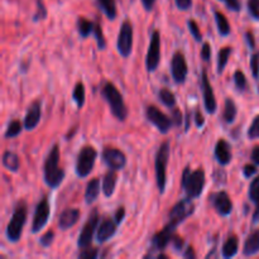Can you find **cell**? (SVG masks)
Here are the masks:
<instances>
[{
    "label": "cell",
    "mask_w": 259,
    "mask_h": 259,
    "mask_svg": "<svg viewBox=\"0 0 259 259\" xmlns=\"http://www.w3.org/2000/svg\"><path fill=\"white\" fill-rule=\"evenodd\" d=\"M65 175V169L60 167V148L55 144L43 164V179L50 189H57L62 184Z\"/></svg>",
    "instance_id": "1"
},
{
    "label": "cell",
    "mask_w": 259,
    "mask_h": 259,
    "mask_svg": "<svg viewBox=\"0 0 259 259\" xmlns=\"http://www.w3.org/2000/svg\"><path fill=\"white\" fill-rule=\"evenodd\" d=\"M205 184H206V176H205L204 168L191 171L190 167H186L182 172L181 186L186 192L187 197L197 199L202 195Z\"/></svg>",
    "instance_id": "2"
},
{
    "label": "cell",
    "mask_w": 259,
    "mask_h": 259,
    "mask_svg": "<svg viewBox=\"0 0 259 259\" xmlns=\"http://www.w3.org/2000/svg\"><path fill=\"white\" fill-rule=\"evenodd\" d=\"M101 95L110 106L111 114L118 120H125L126 116H128V109H126L123 96H121L120 91L116 89V86L113 82H105L101 89Z\"/></svg>",
    "instance_id": "3"
},
{
    "label": "cell",
    "mask_w": 259,
    "mask_h": 259,
    "mask_svg": "<svg viewBox=\"0 0 259 259\" xmlns=\"http://www.w3.org/2000/svg\"><path fill=\"white\" fill-rule=\"evenodd\" d=\"M28 217V207L24 201L18 202L17 206L14 207L10 222L8 223L7 227V239L12 243H17L20 239L23 233V228H24L25 223H27Z\"/></svg>",
    "instance_id": "4"
},
{
    "label": "cell",
    "mask_w": 259,
    "mask_h": 259,
    "mask_svg": "<svg viewBox=\"0 0 259 259\" xmlns=\"http://www.w3.org/2000/svg\"><path fill=\"white\" fill-rule=\"evenodd\" d=\"M169 159V142H163L159 146L158 152L156 154V161H154V167H156V180L157 186H158L159 192L163 194L166 190L167 182V164Z\"/></svg>",
    "instance_id": "5"
},
{
    "label": "cell",
    "mask_w": 259,
    "mask_h": 259,
    "mask_svg": "<svg viewBox=\"0 0 259 259\" xmlns=\"http://www.w3.org/2000/svg\"><path fill=\"white\" fill-rule=\"evenodd\" d=\"M96 158H98V152L93 146H85L83 148H81V151L78 152L77 159H76V175L80 179L88 177L94 169Z\"/></svg>",
    "instance_id": "6"
},
{
    "label": "cell",
    "mask_w": 259,
    "mask_h": 259,
    "mask_svg": "<svg viewBox=\"0 0 259 259\" xmlns=\"http://www.w3.org/2000/svg\"><path fill=\"white\" fill-rule=\"evenodd\" d=\"M195 212V205L192 202L191 197H186V199L181 200L177 202L168 214V223L167 224L171 225L172 228L176 229L181 223H184L187 218L191 217Z\"/></svg>",
    "instance_id": "7"
},
{
    "label": "cell",
    "mask_w": 259,
    "mask_h": 259,
    "mask_svg": "<svg viewBox=\"0 0 259 259\" xmlns=\"http://www.w3.org/2000/svg\"><path fill=\"white\" fill-rule=\"evenodd\" d=\"M161 61V34L158 30H153L151 34L148 52L146 57V67L148 72H154L158 68Z\"/></svg>",
    "instance_id": "8"
},
{
    "label": "cell",
    "mask_w": 259,
    "mask_h": 259,
    "mask_svg": "<svg viewBox=\"0 0 259 259\" xmlns=\"http://www.w3.org/2000/svg\"><path fill=\"white\" fill-rule=\"evenodd\" d=\"M116 48L121 57L126 58L131 56L132 50H133V25L129 20H125L121 24L118 40H116Z\"/></svg>",
    "instance_id": "9"
},
{
    "label": "cell",
    "mask_w": 259,
    "mask_h": 259,
    "mask_svg": "<svg viewBox=\"0 0 259 259\" xmlns=\"http://www.w3.org/2000/svg\"><path fill=\"white\" fill-rule=\"evenodd\" d=\"M99 219H100V218H99L98 210H94V211L90 214V217H89L88 222H86L85 225H83L80 235H78L77 247L80 248V249L90 247L91 242H93L94 234H95L96 232V228H98Z\"/></svg>",
    "instance_id": "10"
},
{
    "label": "cell",
    "mask_w": 259,
    "mask_h": 259,
    "mask_svg": "<svg viewBox=\"0 0 259 259\" xmlns=\"http://www.w3.org/2000/svg\"><path fill=\"white\" fill-rule=\"evenodd\" d=\"M146 116L149 123L153 124L162 134H167L172 128L174 123L172 119L168 118L164 113H162L156 105H149L146 110Z\"/></svg>",
    "instance_id": "11"
},
{
    "label": "cell",
    "mask_w": 259,
    "mask_h": 259,
    "mask_svg": "<svg viewBox=\"0 0 259 259\" xmlns=\"http://www.w3.org/2000/svg\"><path fill=\"white\" fill-rule=\"evenodd\" d=\"M50 202H48L47 197H43L38 205L35 206L34 215H33V222H32V233H39L43 228L47 225L48 219H50Z\"/></svg>",
    "instance_id": "12"
},
{
    "label": "cell",
    "mask_w": 259,
    "mask_h": 259,
    "mask_svg": "<svg viewBox=\"0 0 259 259\" xmlns=\"http://www.w3.org/2000/svg\"><path fill=\"white\" fill-rule=\"evenodd\" d=\"M103 161L106 166L114 171H120L125 167L126 157L120 149L106 147L103 151Z\"/></svg>",
    "instance_id": "13"
},
{
    "label": "cell",
    "mask_w": 259,
    "mask_h": 259,
    "mask_svg": "<svg viewBox=\"0 0 259 259\" xmlns=\"http://www.w3.org/2000/svg\"><path fill=\"white\" fill-rule=\"evenodd\" d=\"M189 73V66L184 53L176 52L171 61V75L176 83H184Z\"/></svg>",
    "instance_id": "14"
},
{
    "label": "cell",
    "mask_w": 259,
    "mask_h": 259,
    "mask_svg": "<svg viewBox=\"0 0 259 259\" xmlns=\"http://www.w3.org/2000/svg\"><path fill=\"white\" fill-rule=\"evenodd\" d=\"M201 91L202 96H204V106L205 110L209 114H214L218 108V101L215 98L214 89H212L211 83H210L209 77H207L206 70H202L201 73Z\"/></svg>",
    "instance_id": "15"
},
{
    "label": "cell",
    "mask_w": 259,
    "mask_h": 259,
    "mask_svg": "<svg viewBox=\"0 0 259 259\" xmlns=\"http://www.w3.org/2000/svg\"><path fill=\"white\" fill-rule=\"evenodd\" d=\"M210 202L220 217H229L233 211V202L225 191L214 192L210 195Z\"/></svg>",
    "instance_id": "16"
},
{
    "label": "cell",
    "mask_w": 259,
    "mask_h": 259,
    "mask_svg": "<svg viewBox=\"0 0 259 259\" xmlns=\"http://www.w3.org/2000/svg\"><path fill=\"white\" fill-rule=\"evenodd\" d=\"M175 228H172L171 225L166 224L164 225L163 229L161 232L156 233L152 238V242H151V250H156V252H159V250H163L167 245L171 243L172 237L175 234Z\"/></svg>",
    "instance_id": "17"
},
{
    "label": "cell",
    "mask_w": 259,
    "mask_h": 259,
    "mask_svg": "<svg viewBox=\"0 0 259 259\" xmlns=\"http://www.w3.org/2000/svg\"><path fill=\"white\" fill-rule=\"evenodd\" d=\"M116 222L110 218H105V219L101 222V224L99 225L98 230H96V239L99 243H105L109 239L114 237V234L116 233Z\"/></svg>",
    "instance_id": "18"
},
{
    "label": "cell",
    "mask_w": 259,
    "mask_h": 259,
    "mask_svg": "<svg viewBox=\"0 0 259 259\" xmlns=\"http://www.w3.org/2000/svg\"><path fill=\"white\" fill-rule=\"evenodd\" d=\"M40 116H42V105H40L39 101H34V103L30 104L24 116V123H23L24 128L27 131L34 129L39 124Z\"/></svg>",
    "instance_id": "19"
},
{
    "label": "cell",
    "mask_w": 259,
    "mask_h": 259,
    "mask_svg": "<svg viewBox=\"0 0 259 259\" xmlns=\"http://www.w3.org/2000/svg\"><path fill=\"white\" fill-rule=\"evenodd\" d=\"M214 156L217 158V161L219 162V164H222V166H228L232 162V147H230V144L225 139L218 141L214 149Z\"/></svg>",
    "instance_id": "20"
},
{
    "label": "cell",
    "mask_w": 259,
    "mask_h": 259,
    "mask_svg": "<svg viewBox=\"0 0 259 259\" xmlns=\"http://www.w3.org/2000/svg\"><path fill=\"white\" fill-rule=\"evenodd\" d=\"M78 219H80V210L67 207L61 212L60 219H58V227L61 230H68L78 222Z\"/></svg>",
    "instance_id": "21"
},
{
    "label": "cell",
    "mask_w": 259,
    "mask_h": 259,
    "mask_svg": "<svg viewBox=\"0 0 259 259\" xmlns=\"http://www.w3.org/2000/svg\"><path fill=\"white\" fill-rule=\"evenodd\" d=\"M259 253V229L250 233L244 242L243 247V254L245 257H252Z\"/></svg>",
    "instance_id": "22"
},
{
    "label": "cell",
    "mask_w": 259,
    "mask_h": 259,
    "mask_svg": "<svg viewBox=\"0 0 259 259\" xmlns=\"http://www.w3.org/2000/svg\"><path fill=\"white\" fill-rule=\"evenodd\" d=\"M116 182H118V175L116 171L110 169L109 172H106L105 176H104L103 182H101V190H103V194L106 197H110L114 194L116 187Z\"/></svg>",
    "instance_id": "23"
},
{
    "label": "cell",
    "mask_w": 259,
    "mask_h": 259,
    "mask_svg": "<svg viewBox=\"0 0 259 259\" xmlns=\"http://www.w3.org/2000/svg\"><path fill=\"white\" fill-rule=\"evenodd\" d=\"M250 201L255 205V210L253 212V223H259V176L255 177L249 185V191H248Z\"/></svg>",
    "instance_id": "24"
},
{
    "label": "cell",
    "mask_w": 259,
    "mask_h": 259,
    "mask_svg": "<svg viewBox=\"0 0 259 259\" xmlns=\"http://www.w3.org/2000/svg\"><path fill=\"white\" fill-rule=\"evenodd\" d=\"M239 250V238L237 235H230L222 248V255L224 258L229 259L235 257Z\"/></svg>",
    "instance_id": "25"
},
{
    "label": "cell",
    "mask_w": 259,
    "mask_h": 259,
    "mask_svg": "<svg viewBox=\"0 0 259 259\" xmlns=\"http://www.w3.org/2000/svg\"><path fill=\"white\" fill-rule=\"evenodd\" d=\"M100 190H101L100 179L95 177V179H93L91 181H89L88 186H86V190H85L86 204L89 205L93 204V202L98 199L99 194H100Z\"/></svg>",
    "instance_id": "26"
},
{
    "label": "cell",
    "mask_w": 259,
    "mask_h": 259,
    "mask_svg": "<svg viewBox=\"0 0 259 259\" xmlns=\"http://www.w3.org/2000/svg\"><path fill=\"white\" fill-rule=\"evenodd\" d=\"M238 114V109H237V104L233 99L227 98L225 99L224 103V110H223L222 118L224 120L225 124H232L233 121L235 120Z\"/></svg>",
    "instance_id": "27"
},
{
    "label": "cell",
    "mask_w": 259,
    "mask_h": 259,
    "mask_svg": "<svg viewBox=\"0 0 259 259\" xmlns=\"http://www.w3.org/2000/svg\"><path fill=\"white\" fill-rule=\"evenodd\" d=\"M3 166H4L8 171L18 172L20 167L19 157L12 151L4 152V154H3Z\"/></svg>",
    "instance_id": "28"
},
{
    "label": "cell",
    "mask_w": 259,
    "mask_h": 259,
    "mask_svg": "<svg viewBox=\"0 0 259 259\" xmlns=\"http://www.w3.org/2000/svg\"><path fill=\"white\" fill-rule=\"evenodd\" d=\"M96 3H98V7L100 8L101 12H103L109 19H115L116 14H118L115 0H96Z\"/></svg>",
    "instance_id": "29"
},
{
    "label": "cell",
    "mask_w": 259,
    "mask_h": 259,
    "mask_svg": "<svg viewBox=\"0 0 259 259\" xmlns=\"http://www.w3.org/2000/svg\"><path fill=\"white\" fill-rule=\"evenodd\" d=\"M214 15H215V22H217V25H218V30H219V34L222 35V37H228V35L232 33V28H230L229 20H228L227 17L220 12H215Z\"/></svg>",
    "instance_id": "30"
},
{
    "label": "cell",
    "mask_w": 259,
    "mask_h": 259,
    "mask_svg": "<svg viewBox=\"0 0 259 259\" xmlns=\"http://www.w3.org/2000/svg\"><path fill=\"white\" fill-rule=\"evenodd\" d=\"M233 52V48L227 46V47H223L222 50L219 51V55H218V73L222 75L223 71L225 70L228 65V61H229L230 55Z\"/></svg>",
    "instance_id": "31"
},
{
    "label": "cell",
    "mask_w": 259,
    "mask_h": 259,
    "mask_svg": "<svg viewBox=\"0 0 259 259\" xmlns=\"http://www.w3.org/2000/svg\"><path fill=\"white\" fill-rule=\"evenodd\" d=\"M94 24H95V23H93L91 20L86 19V18H83V17H78L77 30H78V34H80V37L88 38L89 35L94 32Z\"/></svg>",
    "instance_id": "32"
},
{
    "label": "cell",
    "mask_w": 259,
    "mask_h": 259,
    "mask_svg": "<svg viewBox=\"0 0 259 259\" xmlns=\"http://www.w3.org/2000/svg\"><path fill=\"white\" fill-rule=\"evenodd\" d=\"M85 99H86L85 85H83L82 82H77L75 85V88H73L72 100L75 101L77 108L81 109L83 105H85Z\"/></svg>",
    "instance_id": "33"
},
{
    "label": "cell",
    "mask_w": 259,
    "mask_h": 259,
    "mask_svg": "<svg viewBox=\"0 0 259 259\" xmlns=\"http://www.w3.org/2000/svg\"><path fill=\"white\" fill-rule=\"evenodd\" d=\"M158 98L159 101H161L164 106H167V108L172 109L176 106V98H175V94L172 93L171 90H168V89H161L158 93Z\"/></svg>",
    "instance_id": "34"
},
{
    "label": "cell",
    "mask_w": 259,
    "mask_h": 259,
    "mask_svg": "<svg viewBox=\"0 0 259 259\" xmlns=\"http://www.w3.org/2000/svg\"><path fill=\"white\" fill-rule=\"evenodd\" d=\"M22 131H23V126H22V124H20V121L19 120H12L9 124H8V128H7V131H5L4 137L7 139L15 138V137H18L20 133H22Z\"/></svg>",
    "instance_id": "35"
},
{
    "label": "cell",
    "mask_w": 259,
    "mask_h": 259,
    "mask_svg": "<svg viewBox=\"0 0 259 259\" xmlns=\"http://www.w3.org/2000/svg\"><path fill=\"white\" fill-rule=\"evenodd\" d=\"M93 34H94V37H95L96 43H98L99 50H105L106 40H105V37H104L103 28H101L100 22H95V24H94Z\"/></svg>",
    "instance_id": "36"
},
{
    "label": "cell",
    "mask_w": 259,
    "mask_h": 259,
    "mask_svg": "<svg viewBox=\"0 0 259 259\" xmlns=\"http://www.w3.org/2000/svg\"><path fill=\"white\" fill-rule=\"evenodd\" d=\"M233 80H234L235 88L239 91H247L248 90V81L247 77H245L244 72L240 70H237L234 72V76H233Z\"/></svg>",
    "instance_id": "37"
},
{
    "label": "cell",
    "mask_w": 259,
    "mask_h": 259,
    "mask_svg": "<svg viewBox=\"0 0 259 259\" xmlns=\"http://www.w3.org/2000/svg\"><path fill=\"white\" fill-rule=\"evenodd\" d=\"M187 25H189V30L191 33L192 37L195 38L196 42H201L202 40V34H201V30H200V27L197 25V23L195 22L194 19H190L187 22Z\"/></svg>",
    "instance_id": "38"
},
{
    "label": "cell",
    "mask_w": 259,
    "mask_h": 259,
    "mask_svg": "<svg viewBox=\"0 0 259 259\" xmlns=\"http://www.w3.org/2000/svg\"><path fill=\"white\" fill-rule=\"evenodd\" d=\"M250 72L255 80L259 78V51L250 56Z\"/></svg>",
    "instance_id": "39"
},
{
    "label": "cell",
    "mask_w": 259,
    "mask_h": 259,
    "mask_svg": "<svg viewBox=\"0 0 259 259\" xmlns=\"http://www.w3.org/2000/svg\"><path fill=\"white\" fill-rule=\"evenodd\" d=\"M248 137L249 139H259V115L253 119L249 129H248Z\"/></svg>",
    "instance_id": "40"
},
{
    "label": "cell",
    "mask_w": 259,
    "mask_h": 259,
    "mask_svg": "<svg viewBox=\"0 0 259 259\" xmlns=\"http://www.w3.org/2000/svg\"><path fill=\"white\" fill-rule=\"evenodd\" d=\"M248 12L254 20H259V0H248Z\"/></svg>",
    "instance_id": "41"
},
{
    "label": "cell",
    "mask_w": 259,
    "mask_h": 259,
    "mask_svg": "<svg viewBox=\"0 0 259 259\" xmlns=\"http://www.w3.org/2000/svg\"><path fill=\"white\" fill-rule=\"evenodd\" d=\"M46 17H47V9L45 7V3L43 0H37V13L33 17V20L38 22L40 19H46Z\"/></svg>",
    "instance_id": "42"
},
{
    "label": "cell",
    "mask_w": 259,
    "mask_h": 259,
    "mask_svg": "<svg viewBox=\"0 0 259 259\" xmlns=\"http://www.w3.org/2000/svg\"><path fill=\"white\" fill-rule=\"evenodd\" d=\"M171 110H172V115H171L172 123H174V125L181 126L182 123H184V120H185V116H184V114H182V111L180 110L179 108H176V106H175V108H172Z\"/></svg>",
    "instance_id": "43"
},
{
    "label": "cell",
    "mask_w": 259,
    "mask_h": 259,
    "mask_svg": "<svg viewBox=\"0 0 259 259\" xmlns=\"http://www.w3.org/2000/svg\"><path fill=\"white\" fill-rule=\"evenodd\" d=\"M99 255V252L96 248H83L81 253L78 254L80 259H95Z\"/></svg>",
    "instance_id": "44"
},
{
    "label": "cell",
    "mask_w": 259,
    "mask_h": 259,
    "mask_svg": "<svg viewBox=\"0 0 259 259\" xmlns=\"http://www.w3.org/2000/svg\"><path fill=\"white\" fill-rule=\"evenodd\" d=\"M172 247H174V249L176 250V252H182L184 253L185 250V240L182 239L180 235L177 234H174V237H172Z\"/></svg>",
    "instance_id": "45"
},
{
    "label": "cell",
    "mask_w": 259,
    "mask_h": 259,
    "mask_svg": "<svg viewBox=\"0 0 259 259\" xmlns=\"http://www.w3.org/2000/svg\"><path fill=\"white\" fill-rule=\"evenodd\" d=\"M53 239H55V232H53V230H48V232L40 238L39 243L43 248H48L51 247V244L53 243Z\"/></svg>",
    "instance_id": "46"
},
{
    "label": "cell",
    "mask_w": 259,
    "mask_h": 259,
    "mask_svg": "<svg viewBox=\"0 0 259 259\" xmlns=\"http://www.w3.org/2000/svg\"><path fill=\"white\" fill-rule=\"evenodd\" d=\"M210 57H211V47H210L209 42H204L201 48V58L205 62H209Z\"/></svg>",
    "instance_id": "47"
},
{
    "label": "cell",
    "mask_w": 259,
    "mask_h": 259,
    "mask_svg": "<svg viewBox=\"0 0 259 259\" xmlns=\"http://www.w3.org/2000/svg\"><path fill=\"white\" fill-rule=\"evenodd\" d=\"M257 164H245L244 168H243V175H244V177L250 179L252 176H254V175L257 174Z\"/></svg>",
    "instance_id": "48"
},
{
    "label": "cell",
    "mask_w": 259,
    "mask_h": 259,
    "mask_svg": "<svg viewBox=\"0 0 259 259\" xmlns=\"http://www.w3.org/2000/svg\"><path fill=\"white\" fill-rule=\"evenodd\" d=\"M222 2H224L225 5L233 12H239L240 8H242L240 0H222Z\"/></svg>",
    "instance_id": "49"
},
{
    "label": "cell",
    "mask_w": 259,
    "mask_h": 259,
    "mask_svg": "<svg viewBox=\"0 0 259 259\" xmlns=\"http://www.w3.org/2000/svg\"><path fill=\"white\" fill-rule=\"evenodd\" d=\"M124 218H125V207L124 206L118 207V210H116L115 214H114V220L116 222V224L120 225L121 222L124 220Z\"/></svg>",
    "instance_id": "50"
},
{
    "label": "cell",
    "mask_w": 259,
    "mask_h": 259,
    "mask_svg": "<svg viewBox=\"0 0 259 259\" xmlns=\"http://www.w3.org/2000/svg\"><path fill=\"white\" fill-rule=\"evenodd\" d=\"M194 120H195V124H196L197 126H200V128H201V126H204L205 118H204V116H202V114H201V111H200V109H196V110H195Z\"/></svg>",
    "instance_id": "51"
},
{
    "label": "cell",
    "mask_w": 259,
    "mask_h": 259,
    "mask_svg": "<svg viewBox=\"0 0 259 259\" xmlns=\"http://www.w3.org/2000/svg\"><path fill=\"white\" fill-rule=\"evenodd\" d=\"M179 9L189 10L192 7V0H175Z\"/></svg>",
    "instance_id": "52"
},
{
    "label": "cell",
    "mask_w": 259,
    "mask_h": 259,
    "mask_svg": "<svg viewBox=\"0 0 259 259\" xmlns=\"http://www.w3.org/2000/svg\"><path fill=\"white\" fill-rule=\"evenodd\" d=\"M245 42H247L248 47L252 48V50H254L255 48V38H254V34H253L252 32H245Z\"/></svg>",
    "instance_id": "53"
},
{
    "label": "cell",
    "mask_w": 259,
    "mask_h": 259,
    "mask_svg": "<svg viewBox=\"0 0 259 259\" xmlns=\"http://www.w3.org/2000/svg\"><path fill=\"white\" fill-rule=\"evenodd\" d=\"M182 257L186 258V259H195V258H196V253H195L194 248L187 247L186 249L184 250V253H182Z\"/></svg>",
    "instance_id": "54"
},
{
    "label": "cell",
    "mask_w": 259,
    "mask_h": 259,
    "mask_svg": "<svg viewBox=\"0 0 259 259\" xmlns=\"http://www.w3.org/2000/svg\"><path fill=\"white\" fill-rule=\"evenodd\" d=\"M250 158H252L253 163L257 164L259 167V146H255L254 148H253L252 154H250Z\"/></svg>",
    "instance_id": "55"
},
{
    "label": "cell",
    "mask_w": 259,
    "mask_h": 259,
    "mask_svg": "<svg viewBox=\"0 0 259 259\" xmlns=\"http://www.w3.org/2000/svg\"><path fill=\"white\" fill-rule=\"evenodd\" d=\"M157 0H142V4H143L144 9L147 12H152V9L154 8V4H156Z\"/></svg>",
    "instance_id": "56"
},
{
    "label": "cell",
    "mask_w": 259,
    "mask_h": 259,
    "mask_svg": "<svg viewBox=\"0 0 259 259\" xmlns=\"http://www.w3.org/2000/svg\"><path fill=\"white\" fill-rule=\"evenodd\" d=\"M190 120H191V116H190V113L187 111L186 115H185V121H186V125H185L186 128H185V129H186V132L189 131V128H190Z\"/></svg>",
    "instance_id": "57"
},
{
    "label": "cell",
    "mask_w": 259,
    "mask_h": 259,
    "mask_svg": "<svg viewBox=\"0 0 259 259\" xmlns=\"http://www.w3.org/2000/svg\"><path fill=\"white\" fill-rule=\"evenodd\" d=\"M162 258L167 259V258H168V255H166V254H159V255H158V259H162Z\"/></svg>",
    "instance_id": "58"
},
{
    "label": "cell",
    "mask_w": 259,
    "mask_h": 259,
    "mask_svg": "<svg viewBox=\"0 0 259 259\" xmlns=\"http://www.w3.org/2000/svg\"><path fill=\"white\" fill-rule=\"evenodd\" d=\"M258 94H259V88H258Z\"/></svg>",
    "instance_id": "59"
}]
</instances>
